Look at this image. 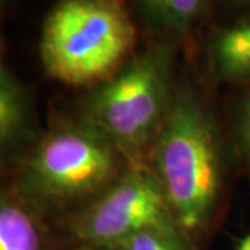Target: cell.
<instances>
[{
	"label": "cell",
	"mask_w": 250,
	"mask_h": 250,
	"mask_svg": "<svg viewBox=\"0 0 250 250\" xmlns=\"http://www.w3.org/2000/svg\"><path fill=\"white\" fill-rule=\"evenodd\" d=\"M189 52L172 106L143 163L184 238L193 250H203L228 214L242 172L221 93L200 78Z\"/></svg>",
	"instance_id": "obj_1"
},
{
	"label": "cell",
	"mask_w": 250,
	"mask_h": 250,
	"mask_svg": "<svg viewBox=\"0 0 250 250\" xmlns=\"http://www.w3.org/2000/svg\"><path fill=\"white\" fill-rule=\"evenodd\" d=\"M132 163L74 108L53 110L41 139L10 178L57 232L123 178Z\"/></svg>",
	"instance_id": "obj_2"
},
{
	"label": "cell",
	"mask_w": 250,
	"mask_h": 250,
	"mask_svg": "<svg viewBox=\"0 0 250 250\" xmlns=\"http://www.w3.org/2000/svg\"><path fill=\"white\" fill-rule=\"evenodd\" d=\"M189 49L178 41L142 38L110 78L81 92L74 110L129 160L143 163L172 106Z\"/></svg>",
	"instance_id": "obj_3"
},
{
	"label": "cell",
	"mask_w": 250,
	"mask_h": 250,
	"mask_svg": "<svg viewBox=\"0 0 250 250\" xmlns=\"http://www.w3.org/2000/svg\"><path fill=\"white\" fill-rule=\"evenodd\" d=\"M141 39L128 1L62 0L45 17L39 53L50 78L82 92L123 67Z\"/></svg>",
	"instance_id": "obj_4"
},
{
	"label": "cell",
	"mask_w": 250,
	"mask_h": 250,
	"mask_svg": "<svg viewBox=\"0 0 250 250\" xmlns=\"http://www.w3.org/2000/svg\"><path fill=\"white\" fill-rule=\"evenodd\" d=\"M149 231L182 235L152 171L145 163H132L123 178L83 213L60 227L57 233L67 248L71 245L117 246Z\"/></svg>",
	"instance_id": "obj_5"
},
{
	"label": "cell",
	"mask_w": 250,
	"mask_h": 250,
	"mask_svg": "<svg viewBox=\"0 0 250 250\" xmlns=\"http://www.w3.org/2000/svg\"><path fill=\"white\" fill-rule=\"evenodd\" d=\"M189 53L200 78L220 93L249 85L250 0L220 1Z\"/></svg>",
	"instance_id": "obj_6"
},
{
	"label": "cell",
	"mask_w": 250,
	"mask_h": 250,
	"mask_svg": "<svg viewBox=\"0 0 250 250\" xmlns=\"http://www.w3.org/2000/svg\"><path fill=\"white\" fill-rule=\"evenodd\" d=\"M42 132L32 92L10 71L0 53V178L14 174Z\"/></svg>",
	"instance_id": "obj_7"
},
{
	"label": "cell",
	"mask_w": 250,
	"mask_h": 250,
	"mask_svg": "<svg viewBox=\"0 0 250 250\" xmlns=\"http://www.w3.org/2000/svg\"><path fill=\"white\" fill-rule=\"evenodd\" d=\"M220 1L213 0H131L128 7L141 38L171 39L193 46L214 18Z\"/></svg>",
	"instance_id": "obj_8"
},
{
	"label": "cell",
	"mask_w": 250,
	"mask_h": 250,
	"mask_svg": "<svg viewBox=\"0 0 250 250\" xmlns=\"http://www.w3.org/2000/svg\"><path fill=\"white\" fill-rule=\"evenodd\" d=\"M10 177L0 178V250L65 249L53 227L18 195Z\"/></svg>",
	"instance_id": "obj_9"
},
{
	"label": "cell",
	"mask_w": 250,
	"mask_h": 250,
	"mask_svg": "<svg viewBox=\"0 0 250 250\" xmlns=\"http://www.w3.org/2000/svg\"><path fill=\"white\" fill-rule=\"evenodd\" d=\"M221 100L242 177L250 184V83L225 90Z\"/></svg>",
	"instance_id": "obj_10"
},
{
	"label": "cell",
	"mask_w": 250,
	"mask_h": 250,
	"mask_svg": "<svg viewBox=\"0 0 250 250\" xmlns=\"http://www.w3.org/2000/svg\"><path fill=\"white\" fill-rule=\"evenodd\" d=\"M117 246L121 250H193L181 233L166 231L139 233Z\"/></svg>",
	"instance_id": "obj_11"
},
{
	"label": "cell",
	"mask_w": 250,
	"mask_h": 250,
	"mask_svg": "<svg viewBox=\"0 0 250 250\" xmlns=\"http://www.w3.org/2000/svg\"><path fill=\"white\" fill-rule=\"evenodd\" d=\"M64 250H121V248L113 245H71Z\"/></svg>",
	"instance_id": "obj_12"
},
{
	"label": "cell",
	"mask_w": 250,
	"mask_h": 250,
	"mask_svg": "<svg viewBox=\"0 0 250 250\" xmlns=\"http://www.w3.org/2000/svg\"><path fill=\"white\" fill-rule=\"evenodd\" d=\"M10 6L9 1H3L0 0V46H3V36H1V22H3V18L6 14V10ZM4 47V46H3Z\"/></svg>",
	"instance_id": "obj_13"
},
{
	"label": "cell",
	"mask_w": 250,
	"mask_h": 250,
	"mask_svg": "<svg viewBox=\"0 0 250 250\" xmlns=\"http://www.w3.org/2000/svg\"><path fill=\"white\" fill-rule=\"evenodd\" d=\"M235 250H250V233L243 236L241 241L238 242V246Z\"/></svg>",
	"instance_id": "obj_14"
},
{
	"label": "cell",
	"mask_w": 250,
	"mask_h": 250,
	"mask_svg": "<svg viewBox=\"0 0 250 250\" xmlns=\"http://www.w3.org/2000/svg\"><path fill=\"white\" fill-rule=\"evenodd\" d=\"M3 50H4V47H3V46H0V53L3 54Z\"/></svg>",
	"instance_id": "obj_15"
}]
</instances>
